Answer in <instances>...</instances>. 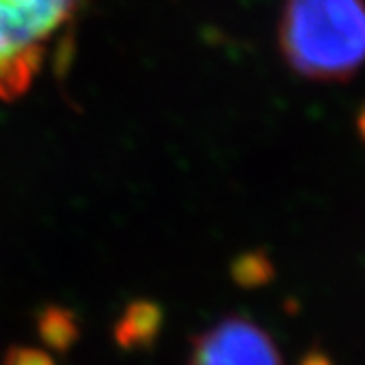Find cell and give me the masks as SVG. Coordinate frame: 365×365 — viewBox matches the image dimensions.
<instances>
[{"mask_svg": "<svg viewBox=\"0 0 365 365\" xmlns=\"http://www.w3.org/2000/svg\"><path fill=\"white\" fill-rule=\"evenodd\" d=\"M164 311L153 300L129 302L114 326V339L120 350H151L160 339Z\"/></svg>", "mask_w": 365, "mask_h": 365, "instance_id": "4", "label": "cell"}, {"mask_svg": "<svg viewBox=\"0 0 365 365\" xmlns=\"http://www.w3.org/2000/svg\"><path fill=\"white\" fill-rule=\"evenodd\" d=\"M188 365H282V356L258 324L227 315L192 339Z\"/></svg>", "mask_w": 365, "mask_h": 365, "instance_id": "3", "label": "cell"}, {"mask_svg": "<svg viewBox=\"0 0 365 365\" xmlns=\"http://www.w3.org/2000/svg\"><path fill=\"white\" fill-rule=\"evenodd\" d=\"M356 134H359V138L365 143V106H363L361 112L356 114Z\"/></svg>", "mask_w": 365, "mask_h": 365, "instance_id": "9", "label": "cell"}, {"mask_svg": "<svg viewBox=\"0 0 365 365\" xmlns=\"http://www.w3.org/2000/svg\"><path fill=\"white\" fill-rule=\"evenodd\" d=\"M5 365H55L48 352L29 348V346H16L7 352Z\"/></svg>", "mask_w": 365, "mask_h": 365, "instance_id": "7", "label": "cell"}, {"mask_svg": "<svg viewBox=\"0 0 365 365\" xmlns=\"http://www.w3.org/2000/svg\"><path fill=\"white\" fill-rule=\"evenodd\" d=\"M278 46L307 79H352L365 66V0H284Z\"/></svg>", "mask_w": 365, "mask_h": 365, "instance_id": "1", "label": "cell"}, {"mask_svg": "<svg viewBox=\"0 0 365 365\" xmlns=\"http://www.w3.org/2000/svg\"><path fill=\"white\" fill-rule=\"evenodd\" d=\"M230 278L239 289H247V291L262 289L274 282L276 264L262 247L247 250L230 262Z\"/></svg>", "mask_w": 365, "mask_h": 365, "instance_id": "6", "label": "cell"}, {"mask_svg": "<svg viewBox=\"0 0 365 365\" xmlns=\"http://www.w3.org/2000/svg\"><path fill=\"white\" fill-rule=\"evenodd\" d=\"M38 333L51 350L68 352L79 339V324L73 311L51 304L38 315Z\"/></svg>", "mask_w": 365, "mask_h": 365, "instance_id": "5", "label": "cell"}, {"mask_svg": "<svg viewBox=\"0 0 365 365\" xmlns=\"http://www.w3.org/2000/svg\"><path fill=\"white\" fill-rule=\"evenodd\" d=\"M83 0H0V96L22 94L55 33Z\"/></svg>", "mask_w": 365, "mask_h": 365, "instance_id": "2", "label": "cell"}, {"mask_svg": "<svg viewBox=\"0 0 365 365\" xmlns=\"http://www.w3.org/2000/svg\"><path fill=\"white\" fill-rule=\"evenodd\" d=\"M297 365H335V363H333V359H330L324 350H319V348H311V350L302 356V361L297 363Z\"/></svg>", "mask_w": 365, "mask_h": 365, "instance_id": "8", "label": "cell"}]
</instances>
